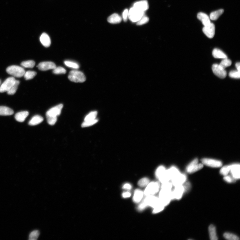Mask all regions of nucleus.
Returning a JSON list of instances; mask_svg holds the SVG:
<instances>
[{
  "instance_id": "7c9ffc66",
  "label": "nucleus",
  "mask_w": 240,
  "mask_h": 240,
  "mask_svg": "<svg viewBox=\"0 0 240 240\" xmlns=\"http://www.w3.org/2000/svg\"><path fill=\"white\" fill-rule=\"evenodd\" d=\"M20 83V82L17 80H16L14 84L10 89L7 92L8 94L9 95L14 94L16 92Z\"/></svg>"
},
{
  "instance_id": "cd10ccee",
  "label": "nucleus",
  "mask_w": 240,
  "mask_h": 240,
  "mask_svg": "<svg viewBox=\"0 0 240 240\" xmlns=\"http://www.w3.org/2000/svg\"><path fill=\"white\" fill-rule=\"evenodd\" d=\"M232 62L230 59L226 58L223 59L221 63L219 64L220 68L225 70V69L228 66H230L232 64Z\"/></svg>"
},
{
  "instance_id": "4be33fe9",
  "label": "nucleus",
  "mask_w": 240,
  "mask_h": 240,
  "mask_svg": "<svg viewBox=\"0 0 240 240\" xmlns=\"http://www.w3.org/2000/svg\"><path fill=\"white\" fill-rule=\"evenodd\" d=\"M29 115L27 111H23L17 113L15 115V118L17 121L19 122H23Z\"/></svg>"
},
{
  "instance_id": "c756f323",
  "label": "nucleus",
  "mask_w": 240,
  "mask_h": 240,
  "mask_svg": "<svg viewBox=\"0 0 240 240\" xmlns=\"http://www.w3.org/2000/svg\"><path fill=\"white\" fill-rule=\"evenodd\" d=\"M64 63L67 66L74 69H78L79 68V64L74 62L66 61L64 62Z\"/></svg>"
},
{
  "instance_id": "4468645a",
  "label": "nucleus",
  "mask_w": 240,
  "mask_h": 240,
  "mask_svg": "<svg viewBox=\"0 0 240 240\" xmlns=\"http://www.w3.org/2000/svg\"><path fill=\"white\" fill-rule=\"evenodd\" d=\"M186 177L185 175L181 173L171 179L172 184L175 187L183 185L186 181Z\"/></svg>"
},
{
  "instance_id": "a18cd8bd",
  "label": "nucleus",
  "mask_w": 240,
  "mask_h": 240,
  "mask_svg": "<svg viewBox=\"0 0 240 240\" xmlns=\"http://www.w3.org/2000/svg\"><path fill=\"white\" fill-rule=\"evenodd\" d=\"M224 179L227 182L229 183H232L233 182H235L236 181V179H235L232 176L230 177L229 176H225L224 178Z\"/></svg>"
},
{
  "instance_id": "79ce46f5",
  "label": "nucleus",
  "mask_w": 240,
  "mask_h": 240,
  "mask_svg": "<svg viewBox=\"0 0 240 240\" xmlns=\"http://www.w3.org/2000/svg\"><path fill=\"white\" fill-rule=\"evenodd\" d=\"M229 75L232 78L239 79L240 77V72L237 70L232 71L230 72Z\"/></svg>"
},
{
  "instance_id": "6e6552de",
  "label": "nucleus",
  "mask_w": 240,
  "mask_h": 240,
  "mask_svg": "<svg viewBox=\"0 0 240 240\" xmlns=\"http://www.w3.org/2000/svg\"><path fill=\"white\" fill-rule=\"evenodd\" d=\"M203 163H199V160L195 159L191 162L186 168L187 172L189 173L196 172L203 168Z\"/></svg>"
},
{
  "instance_id": "37998d69",
  "label": "nucleus",
  "mask_w": 240,
  "mask_h": 240,
  "mask_svg": "<svg viewBox=\"0 0 240 240\" xmlns=\"http://www.w3.org/2000/svg\"><path fill=\"white\" fill-rule=\"evenodd\" d=\"M172 188V184L169 181L162 183L161 189L166 190H171Z\"/></svg>"
},
{
  "instance_id": "f704fd0d",
  "label": "nucleus",
  "mask_w": 240,
  "mask_h": 240,
  "mask_svg": "<svg viewBox=\"0 0 240 240\" xmlns=\"http://www.w3.org/2000/svg\"><path fill=\"white\" fill-rule=\"evenodd\" d=\"M150 180L148 178L144 177L139 180L138 183V185L141 187H146L150 183Z\"/></svg>"
},
{
  "instance_id": "423d86ee",
  "label": "nucleus",
  "mask_w": 240,
  "mask_h": 240,
  "mask_svg": "<svg viewBox=\"0 0 240 240\" xmlns=\"http://www.w3.org/2000/svg\"><path fill=\"white\" fill-rule=\"evenodd\" d=\"M160 186V184L159 182H151L146 186V188L143 192L144 194L146 196L153 195L159 192Z\"/></svg>"
},
{
  "instance_id": "de8ad7c7",
  "label": "nucleus",
  "mask_w": 240,
  "mask_h": 240,
  "mask_svg": "<svg viewBox=\"0 0 240 240\" xmlns=\"http://www.w3.org/2000/svg\"><path fill=\"white\" fill-rule=\"evenodd\" d=\"M132 186L131 184L128 183H126L123 185V189L126 190H130L132 189Z\"/></svg>"
},
{
  "instance_id": "9d476101",
  "label": "nucleus",
  "mask_w": 240,
  "mask_h": 240,
  "mask_svg": "<svg viewBox=\"0 0 240 240\" xmlns=\"http://www.w3.org/2000/svg\"><path fill=\"white\" fill-rule=\"evenodd\" d=\"M201 161L202 163L204 165L212 168L221 167L223 165L221 161L212 159H201Z\"/></svg>"
},
{
  "instance_id": "1a4fd4ad",
  "label": "nucleus",
  "mask_w": 240,
  "mask_h": 240,
  "mask_svg": "<svg viewBox=\"0 0 240 240\" xmlns=\"http://www.w3.org/2000/svg\"><path fill=\"white\" fill-rule=\"evenodd\" d=\"M16 81L15 78L11 77L8 78L0 86V92H8L14 85Z\"/></svg>"
},
{
  "instance_id": "49530a36",
  "label": "nucleus",
  "mask_w": 240,
  "mask_h": 240,
  "mask_svg": "<svg viewBox=\"0 0 240 240\" xmlns=\"http://www.w3.org/2000/svg\"><path fill=\"white\" fill-rule=\"evenodd\" d=\"M128 14V10L127 9L124 10L123 13V17L124 21L126 22L127 21Z\"/></svg>"
},
{
  "instance_id": "bb28decb",
  "label": "nucleus",
  "mask_w": 240,
  "mask_h": 240,
  "mask_svg": "<svg viewBox=\"0 0 240 240\" xmlns=\"http://www.w3.org/2000/svg\"><path fill=\"white\" fill-rule=\"evenodd\" d=\"M224 12L223 9H220L213 12L210 13V19L212 21H215L223 14Z\"/></svg>"
},
{
  "instance_id": "ea45409f",
  "label": "nucleus",
  "mask_w": 240,
  "mask_h": 240,
  "mask_svg": "<svg viewBox=\"0 0 240 240\" xmlns=\"http://www.w3.org/2000/svg\"><path fill=\"white\" fill-rule=\"evenodd\" d=\"M230 166H225L221 168L220 170V173L222 175H224V176H226L228 174V173L230 172Z\"/></svg>"
},
{
  "instance_id": "39448f33",
  "label": "nucleus",
  "mask_w": 240,
  "mask_h": 240,
  "mask_svg": "<svg viewBox=\"0 0 240 240\" xmlns=\"http://www.w3.org/2000/svg\"><path fill=\"white\" fill-rule=\"evenodd\" d=\"M144 15H145L144 12L137 10L133 7L128 11V18L133 23L138 21Z\"/></svg>"
},
{
  "instance_id": "c85d7f7f",
  "label": "nucleus",
  "mask_w": 240,
  "mask_h": 240,
  "mask_svg": "<svg viewBox=\"0 0 240 240\" xmlns=\"http://www.w3.org/2000/svg\"><path fill=\"white\" fill-rule=\"evenodd\" d=\"M37 74V72L34 71L30 70L26 72L23 76L26 80H28L33 79Z\"/></svg>"
},
{
  "instance_id": "473e14b6",
  "label": "nucleus",
  "mask_w": 240,
  "mask_h": 240,
  "mask_svg": "<svg viewBox=\"0 0 240 240\" xmlns=\"http://www.w3.org/2000/svg\"><path fill=\"white\" fill-rule=\"evenodd\" d=\"M166 170L163 166H159L158 168L155 172V175L157 179L161 177L166 172Z\"/></svg>"
},
{
  "instance_id": "f8f14e48",
  "label": "nucleus",
  "mask_w": 240,
  "mask_h": 240,
  "mask_svg": "<svg viewBox=\"0 0 240 240\" xmlns=\"http://www.w3.org/2000/svg\"><path fill=\"white\" fill-rule=\"evenodd\" d=\"M203 30L204 34L209 38H213L215 35V25L214 24L211 23L209 25L204 26Z\"/></svg>"
},
{
  "instance_id": "6ab92c4d",
  "label": "nucleus",
  "mask_w": 240,
  "mask_h": 240,
  "mask_svg": "<svg viewBox=\"0 0 240 240\" xmlns=\"http://www.w3.org/2000/svg\"><path fill=\"white\" fill-rule=\"evenodd\" d=\"M40 41L43 46L46 48L49 47L51 44V40L49 35L46 33H43L40 38Z\"/></svg>"
},
{
  "instance_id": "a878e982",
  "label": "nucleus",
  "mask_w": 240,
  "mask_h": 240,
  "mask_svg": "<svg viewBox=\"0 0 240 240\" xmlns=\"http://www.w3.org/2000/svg\"><path fill=\"white\" fill-rule=\"evenodd\" d=\"M208 230L210 239L211 240H217L218 238L215 227L212 224L210 225L209 227Z\"/></svg>"
},
{
  "instance_id": "c9c22d12",
  "label": "nucleus",
  "mask_w": 240,
  "mask_h": 240,
  "mask_svg": "<svg viewBox=\"0 0 240 240\" xmlns=\"http://www.w3.org/2000/svg\"><path fill=\"white\" fill-rule=\"evenodd\" d=\"M98 121V120L97 119L91 120V121H84L81 124V127L82 128H85L92 126L97 123Z\"/></svg>"
},
{
  "instance_id": "9b49d317",
  "label": "nucleus",
  "mask_w": 240,
  "mask_h": 240,
  "mask_svg": "<svg viewBox=\"0 0 240 240\" xmlns=\"http://www.w3.org/2000/svg\"><path fill=\"white\" fill-rule=\"evenodd\" d=\"M212 69L213 73L218 77L222 79L226 77L227 75L226 70L220 68L219 64H213L212 67Z\"/></svg>"
},
{
  "instance_id": "5701e85b",
  "label": "nucleus",
  "mask_w": 240,
  "mask_h": 240,
  "mask_svg": "<svg viewBox=\"0 0 240 240\" xmlns=\"http://www.w3.org/2000/svg\"><path fill=\"white\" fill-rule=\"evenodd\" d=\"M212 54L213 57L215 58L223 59L228 58L225 53L219 49H214L212 51Z\"/></svg>"
},
{
  "instance_id": "20e7f679",
  "label": "nucleus",
  "mask_w": 240,
  "mask_h": 240,
  "mask_svg": "<svg viewBox=\"0 0 240 240\" xmlns=\"http://www.w3.org/2000/svg\"><path fill=\"white\" fill-rule=\"evenodd\" d=\"M6 71L8 74L14 77L20 78L23 76L26 72L24 69L21 67L17 66H12L8 67Z\"/></svg>"
},
{
  "instance_id": "393cba45",
  "label": "nucleus",
  "mask_w": 240,
  "mask_h": 240,
  "mask_svg": "<svg viewBox=\"0 0 240 240\" xmlns=\"http://www.w3.org/2000/svg\"><path fill=\"white\" fill-rule=\"evenodd\" d=\"M43 121V117L39 115H36L32 118L29 122L28 124L32 126H36L41 123Z\"/></svg>"
},
{
  "instance_id": "8fccbe9b",
  "label": "nucleus",
  "mask_w": 240,
  "mask_h": 240,
  "mask_svg": "<svg viewBox=\"0 0 240 240\" xmlns=\"http://www.w3.org/2000/svg\"><path fill=\"white\" fill-rule=\"evenodd\" d=\"M235 66L237 68V71L240 72V63H237L235 64Z\"/></svg>"
},
{
  "instance_id": "09e8293b",
  "label": "nucleus",
  "mask_w": 240,
  "mask_h": 240,
  "mask_svg": "<svg viewBox=\"0 0 240 240\" xmlns=\"http://www.w3.org/2000/svg\"><path fill=\"white\" fill-rule=\"evenodd\" d=\"M131 194L129 192H124L123 195V197L124 198L130 197L131 196Z\"/></svg>"
},
{
  "instance_id": "2eb2a0df",
  "label": "nucleus",
  "mask_w": 240,
  "mask_h": 240,
  "mask_svg": "<svg viewBox=\"0 0 240 240\" xmlns=\"http://www.w3.org/2000/svg\"><path fill=\"white\" fill-rule=\"evenodd\" d=\"M133 7L136 8L137 10L145 12L149 8V5L147 0H143L141 1L137 2L134 3Z\"/></svg>"
},
{
  "instance_id": "2f4dec72",
  "label": "nucleus",
  "mask_w": 240,
  "mask_h": 240,
  "mask_svg": "<svg viewBox=\"0 0 240 240\" xmlns=\"http://www.w3.org/2000/svg\"><path fill=\"white\" fill-rule=\"evenodd\" d=\"M21 65L25 68H33L35 65V62L32 60L22 62Z\"/></svg>"
},
{
  "instance_id": "f257e3e1",
  "label": "nucleus",
  "mask_w": 240,
  "mask_h": 240,
  "mask_svg": "<svg viewBox=\"0 0 240 240\" xmlns=\"http://www.w3.org/2000/svg\"><path fill=\"white\" fill-rule=\"evenodd\" d=\"M63 104H59L50 109L46 113L47 120L49 124L53 125L56 123L57 117L61 114Z\"/></svg>"
},
{
  "instance_id": "f03ea898",
  "label": "nucleus",
  "mask_w": 240,
  "mask_h": 240,
  "mask_svg": "<svg viewBox=\"0 0 240 240\" xmlns=\"http://www.w3.org/2000/svg\"><path fill=\"white\" fill-rule=\"evenodd\" d=\"M160 202L165 206L168 205L171 200L174 199L172 191L161 189L159 193V197Z\"/></svg>"
},
{
  "instance_id": "412c9836",
  "label": "nucleus",
  "mask_w": 240,
  "mask_h": 240,
  "mask_svg": "<svg viewBox=\"0 0 240 240\" xmlns=\"http://www.w3.org/2000/svg\"><path fill=\"white\" fill-rule=\"evenodd\" d=\"M144 192L139 189H136L134 191L133 200L135 203H139L141 201L143 196Z\"/></svg>"
},
{
  "instance_id": "e433bc0d",
  "label": "nucleus",
  "mask_w": 240,
  "mask_h": 240,
  "mask_svg": "<svg viewBox=\"0 0 240 240\" xmlns=\"http://www.w3.org/2000/svg\"><path fill=\"white\" fill-rule=\"evenodd\" d=\"M224 238L229 240H239V238L237 235L230 233H225L223 235Z\"/></svg>"
},
{
  "instance_id": "72a5a7b5",
  "label": "nucleus",
  "mask_w": 240,
  "mask_h": 240,
  "mask_svg": "<svg viewBox=\"0 0 240 240\" xmlns=\"http://www.w3.org/2000/svg\"><path fill=\"white\" fill-rule=\"evenodd\" d=\"M97 114V111H93L91 112L87 115L84 119V121H91L96 119Z\"/></svg>"
},
{
  "instance_id": "b1692460",
  "label": "nucleus",
  "mask_w": 240,
  "mask_h": 240,
  "mask_svg": "<svg viewBox=\"0 0 240 240\" xmlns=\"http://www.w3.org/2000/svg\"><path fill=\"white\" fill-rule=\"evenodd\" d=\"M13 113L12 109L5 106H0V115L8 116L13 114Z\"/></svg>"
},
{
  "instance_id": "0eeeda50",
  "label": "nucleus",
  "mask_w": 240,
  "mask_h": 240,
  "mask_svg": "<svg viewBox=\"0 0 240 240\" xmlns=\"http://www.w3.org/2000/svg\"><path fill=\"white\" fill-rule=\"evenodd\" d=\"M142 202L146 207L149 206L153 208L160 205H163L160 202L159 198L154 196V195L146 196Z\"/></svg>"
},
{
  "instance_id": "3c124183",
  "label": "nucleus",
  "mask_w": 240,
  "mask_h": 240,
  "mask_svg": "<svg viewBox=\"0 0 240 240\" xmlns=\"http://www.w3.org/2000/svg\"><path fill=\"white\" fill-rule=\"evenodd\" d=\"M1 79H0V86H1Z\"/></svg>"
},
{
  "instance_id": "a211bd4d",
  "label": "nucleus",
  "mask_w": 240,
  "mask_h": 240,
  "mask_svg": "<svg viewBox=\"0 0 240 240\" xmlns=\"http://www.w3.org/2000/svg\"><path fill=\"white\" fill-rule=\"evenodd\" d=\"M184 190H185L183 185L175 187L174 190L172 191L173 198L177 199H181Z\"/></svg>"
},
{
  "instance_id": "c03bdc74",
  "label": "nucleus",
  "mask_w": 240,
  "mask_h": 240,
  "mask_svg": "<svg viewBox=\"0 0 240 240\" xmlns=\"http://www.w3.org/2000/svg\"><path fill=\"white\" fill-rule=\"evenodd\" d=\"M164 206L163 205H161L153 208V213H158L163 211L164 209Z\"/></svg>"
},
{
  "instance_id": "a19ab883",
  "label": "nucleus",
  "mask_w": 240,
  "mask_h": 240,
  "mask_svg": "<svg viewBox=\"0 0 240 240\" xmlns=\"http://www.w3.org/2000/svg\"><path fill=\"white\" fill-rule=\"evenodd\" d=\"M149 18L148 17L146 16L145 15H144L139 21L137 22V25L141 26L147 23L149 21Z\"/></svg>"
},
{
  "instance_id": "dca6fc26",
  "label": "nucleus",
  "mask_w": 240,
  "mask_h": 240,
  "mask_svg": "<svg viewBox=\"0 0 240 240\" xmlns=\"http://www.w3.org/2000/svg\"><path fill=\"white\" fill-rule=\"evenodd\" d=\"M197 18L201 21L204 26L209 25L211 23L210 17L203 12H199L197 15Z\"/></svg>"
},
{
  "instance_id": "aec40b11",
  "label": "nucleus",
  "mask_w": 240,
  "mask_h": 240,
  "mask_svg": "<svg viewBox=\"0 0 240 240\" xmlns=\"http://www.w3.org/2000/svg\"><path fill=\"white\" fill-rule=\"evenodd\" d=\"M122 17L117 13H114L108 18V23L112 24H118L121 23Z\"/></svg>"
},
{
  "instance_id": "58836bf2",
  "label": "nucleus",
  "mask_w": 240,
  "mask_h": 240,
  "mask_svg": "<svg viewBox=\"0 0 240 240\" xmlns=\"http://www.w3.org/2000/svg\"><path fill=\"white\" fill-rule=\"evenodd\" d=\"M39 235V232L38 230H36L33 231L30 233L29 236L30 240H36L37 239Z\"/></svg>"
},
{
  "instance_id": "ddd939ff",
  "label": "nucleus",
  "mask_w": 240,
  "mask_h": 240,
  "mask_svg": "<svg viewBox=\"0 0 240 240\" xmlns=\"http://www.w3.org/2000/svg\"><path fill=\"white\" fill-rule=\"evenodd\" d=\"M37 67L40 70L46 71L50 70H53L57 66L53 62L45 61L40 63Z\"/></svg>"
},
{
  "instance_id": "7ed1b4c3",
  "label": "nucleus",
  "mask_w": 240,
  "mask_h": 240,
  "mask_svg": "<svg viewBox=\"0 0 240 240\" xmlns=\"http://www.w3.org/2000/svg\"><path fill=\"white\" fill-rule=\"evenodd\" d=\"M68 79L74 83H83L86 81L84 73L81 71L74 70L71 71L69 74Z\"/></svg>"
},
{
  "instance_id": "f3484780",
  "label": "nucleus",
  "mask_w": 240,
  "mask_h": 240,
  "mask_svg": "<svg viewBox=\"0 0 240 240\" xmlns=\"http://www.w3.org/2000/svg\"><path fill=\"white\" fill-rule=\"evenodd\" d=\"M230 166V170L232 176L236 179H240V165L234 164Z\"/></svg>"
},
{
  "instance_id": "4c0bfd02",
  "label": "nucleus",
  "mask_w": 240,
  "mask_h": 240,
  "mask_svg": "<svg viewBox=\"0 0 240 240\" xmlns=\"http://www.w3.org/2000/svg\"><path fill=\"white\" fill-rule=\"evenodd\" d=\"M66 72L65 69L61 66L57 67H56L53 70V73L57 74H65Z\"/></svg>"
}]
</instances>
